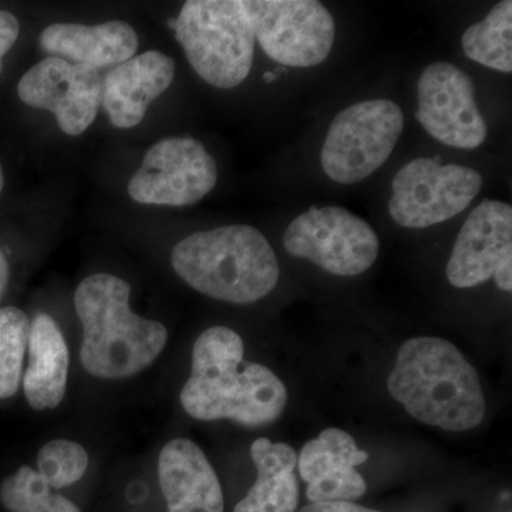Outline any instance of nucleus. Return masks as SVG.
<instances>
[{"label":"nucleus","mask_w":512,"mask_h":512,"mask_svg":"<svg viewBox=\"0 0 512 512\" xmlns=\"http://www.w3.org/2000/svg\"><path fill=\"white\" fill-rule=\"evenodd\" d=\"M483 185L476 168L414 158L394 175L389 215L403 228L434 227L466 211Z\"/></svg>","instance_id":"7"},{"label":"nucleus","mask_w":512,"mask_h":512,"mask_svg":"<svg viewBox=\"0 0 512 512\" xmlns=\"http://www.w3.org/2000/svg\"><path fill=\"white\" fill-rule=\"evenodd\" d=\"M256 40L269 59L288 67L319 66L335 45L332 13L316 0H245Z\"/></svg>","instance_id":"9"},{"label":"nucleus","mask_w":512,"mask_h":512,"mask_svg":"<svg viewBox=\"0 0 512 512\" xmlns=\"http://www.w3.org/2000/svg\"><path fill=\"white\" fill-rule=\"evenodd\" d=\"M251 457L258 477L234 512H295L299 505L295 448L258 439L252 443Z\"/></svg>","instance_id":"19"},{"label":"nucleus","mask_w":512,"mask_h":512,"mask_svg":"<svg viewBox=\"0 0 512 512\" xmlns=\"http://www.w3.org/2000/svg\"><path fill=\"white\" fill-rule=\"evenodd\" d=\"M30 320L15 306L0 308V400L18 393L28 350Z\"/></svg>","instance_id":"22"},{"label":"nucleus","mask_w":512,"mask_h":512,"mask_svg":"<svg viewBox=\"0 0 512 512\" xmlns=\"http://www.w3.org/2000/svg\"><path fill=\"white\" fill-rule=\"evenodd\" d=\"M416 117L429 136L447 147L476 150L487 140L473 79L453 63L434 62L420 74Z\"/></svg>","instance_id":"11"},{"label":"nucleus","mask_w":512,"mask_h":512,"mask_svg":"<svg viewBox=\"0 0 512 512\" xmlns=\"http://www.w3.org/2000/svg\"><path fill=\"white\" fill-rule=\"evenodd\" d=\"M9 275V262L6 259V255L3 254L2 248H0V301H2L6 288H8Z\"/></svg>","instance_id":"27"},{"label":"nucleus","mask_w":512,"mask_h":512,"mask_svg":"<svg viewBox=\"0 0 512 512\" xmlns=\"http://www.w3.org/2000/svg\"><path fill=\"white\" fill-rule=\"evenodd\" d=\"M387 389L410 416L429 426L467 431L484 420L480 376L446 339L420 336L404 342Z\"/></svg>","instance_id":"2"},{"label":"nucleus","mask_w":512,"mask_h":512,"mask_svg":"<svg viewBox=\"0 0 512 512\" xmlns=\"http://www.w3.org/2000/svg\"><path fill=\"white\" fill-rule=\"evenodd\" d=\"M18 94L28 106L55 114L67 136H80L99 113L103 76L94 67L49 56L23 74Z\"/></svg>","instance_id":"12"},{"label":"nucleus","mask_w":512,"mask_h":512,"mask_svg":"<svg viewBox=\"0 0 512 512\" xmlns=\"http://www.w3.org/2000/svg\"><path fill=\"white\" fill-rule=\"evenodd\" d=\"M495 285L503 292L510 293L512 291V259L505 261L494 275Z\"/></svg>","instance_id":"26"},{"label":"nucleus","mask_w":512,"mask_h":512,"mask_svg":"<svg viewBox=\"0 0 512 512\" xmlns=\"http://www.w3.org/2000/svg\"><path fill=\"white\" fill-rule=\"evenodd\" d=\"M130 296L131 286L110 274L87 276L77 286L74 309L83 328L80 362L89 375L128 379L164 352L167 328L131 311Z\"/></svg>","instance_id":"3"},{"label":"nucleus","mask_w":512,"mask_h":512,"mask_svg":"<svg viewBox=\"0 0 512 512\" xmlns=\"http://www.w3.org/2000/svg\"><path fill=\"white\" fill-rule=\"evenodd\" d=\"M19 33L18 18L8 10H0V74L3 72V57L15 45Z\"/></svg>","instance_id":"24"},{"label":"nucleus","mask_w":512,"mask_h":512,"mask_svg":"<svg viewBox=\"0 0 512 512\" xmlns=\"http://www.w3.org/2000/svg\"><path fill=\"white\" fill-rule=\"evenodd\" d=\"M403 131V111L392 100H363L346 107L336 114L323 141V173L338 184L362 183L387 163Z\"/></svg>","instance_id":"6"},{"label":"nucleus","mask_w":512,"mask_h":512,"mask_svg":"<svg viewBox=\"0 0 512 512\" xmlns=\"http://www.w3.org/2000/svg\"><path fill=\"white\" fill-rule=\"evenodd\" d=\"M37 468L52 488L69 487L82 480L89 468V454L76 441H49L37 453Z\"/></svg>","instance_id":"23"},{"label":"nucleus","mask_w":512,"mask_h":512,"mask_svg":"<svg viewBox=\"0 0 512 512\" xmlns=\"http://www.w3.org/2000/svg\"><path fill=\"white\" fill-rule=\"evenodd\" d=\"M244 340L227 326H212L195 340L190 379L181 406L201 421L231 420L241 426L275 423L288 404V389L268 367L244 362Z\"/></svg>","instance_id":"1"},{"label":"nucleus","mask_w":512,"mask_h":512,"mask_svg":"<svg viewBox=\"0 0 512 512\" xmlns=\"http://www.w3.org/2000/svg\"><path fill=\"white\" fill-rule=\"evenodd\" d=\"M175 62L148 50L114 67L103 77L101 106L117 128H133L146 117L148 107L174 82Z\"/></svg>","instance_id":"15"},{"label":"nucleus","mask_w":512,"mask_h":512,"mask_svg":"<svg viewBox=\"0 0 512 512\" xmlns=\"http://www.w3.org/2000/svg\"><path fill=\"white\" fill-rule=\"evenodd\" d=\"M217 181V163L200 141L168 137L147 151L128 183V195L140 204L190 207L204 200Z\"/></svg>","instance_id":"10"},{"label":"nucleus","mask_w":512,"mask_h":512,"mask_svg":"<svg viewBox=\"0 0 512 512\" xmlns=\"http://www.w3.org/2000/svg\"><path fill=\"white\" fill-rule=\"evenodd\" d=\"M168 26L204 82L234 89L247 80L256 35L245 0H188Z\"/></svg>","instance_id":"5"},{"label":"nucleus","mask_w":512,"mask_h":512,"mask_svg":"<svg viewBox=\"0 0 512 512\" xmlns=\"http://www.w3.org/2000/svg\"><path fill=\"white\" fill-rule=\"evenodd\" d=\"M0 504L9 512H82L73 501L53 493L45 477L29 466L2 481Z\"/></svg>","instance_id":"21"},{"label":"nucleus","mask_w":512,"mask_h":512,"mask_svg":"<svg viewBox=\"0 0 512 512\" xmlns=\"http://www.w3.org/2000/svg\"><path fill=\"white\" fill-rule=\"evenodd\" d=\"M369 458L356 441L340 429L323 430L303 446L298 457L299 474L308 483L306 497L311 503L353 501L366 493L365 478L357 466Z\"/></svg>","instance_id":"14"},{"label":"nucleus","mask_w":512,"mask_h":512,"mask_svg":"<svg viewBox=\"0 0 512 512\" xmlns=\"http://www.w3.org/2000/svg\"><path fill=\"white\" fill-rule=\"evenodd\" d=\"M511 259V205L487 198L470 212L458 232L447 262L448 282L458 289L485 284Z\"/></svg>","instance_id":"13"},{"label":"nucleus","mask_w":512,"mask_h":512,"mask_svg":"<svg viewBox=\"0 0 512 512\" xmlns=\"http://www.w3.org/2000/svg\"><path fill=\"white\" fill-rule=\"evenodd\" d=\"M284 247L323 271L357 276L369 271L380 254V239L369 222L342 207L311 208L291 221Z\"/></svg>","instance_id":"8"},{"label":"nucleus","mask_w":512,"mask_h":512,"mask_svg":"<svg viewBox=\"0 0 512 512\" xmlns=\"http://www.w3.org/2000/svg\"><path fill=\"white\" fill-rule=\"evenodd\" d=\"M39 46L46 55L100 70L136 56L138 36L123 20L96 26L56 23L40 33Z\"/></svg>","instance_id":"17"},{"label":"nucleus","mask_w":512,"mask_h":512,"mask_svg":"<svg viewBox=\"0 0 512 512\" xmlns=\"http://www.w3.org/2000/svg\"><path fill=\"white\" fill-rule=\"evenodd\" d=\"M464 55L495 72H512V2L503 0L461 37Z\"/></svg>","instance_id":"20"},{"label":"nucleus","mask_w":512,"mask_h":512,"mask_svg":"<svg viewBox=\"0 0 512 512\" xmlns=\"http://www.w3.org/2000/svg\"><path fill=\"white\" fill-rule=\"evenodd\" d=\"M3 187H5V177H3L2 165H0V195H2Z\"/></svg>","instance_id":"28"},{"label":"nucleus","mask_w":512,"mask_h":512,"mask_svg":"<svg viewBox=\"0 0 512 512\" xmlns=\"http://www.w3.org/2000/svg\"><path fill=\"white\" fill-rule=\"evenodd\" d=\"M276 76L274 73H265L264 80L266 83L274 82Z\"/></svg>","instance_id":"29"},{"label":"nucleus","mask_w":512,"mask_h":512,"mask_svg":"<svg viewBox=\"0 0 512 512\" xmlns=\"http://www.w3.org/2000/svg\"><path fill=\"white\" fill-rule=\"evenodd\" d=\"M158 481L168 512H224L220 480L194 441H168L158 457Z\"/></svg>","instance_id":"16"},{"label":"nucleus","mask_w":512,"mask_h":512,"mask_svg":"<svg viewBox=\"0 0 512 512\" xmlns=\"http://www.w3.org/2000/svg\"><path fill=\"white\" fill-rule=\"evenodd\" d=\"M298 512H382L349 503V501H328V503H311Z\"/></svg>","instance_id":"25"},{"label":"nucleus","mask_w":512,"mask_h":512,"mask_svg":"<svg viewBox=\"0 0 512 512\" xmlns=\"http://www.w3.org/2000/svg\"><path fill=\"white\" fill-rule=\"evenodd\" d=\"M175 274L194 291L232 305H251L278 285L274 248L252 225L232 224L195 232L171 252Z\"/></svg>","instance_id":"4"},{"label":"nucleus","mask_w":512,"mask_h":512,"mask_svg":"<svg viewBox=\"0 0 512 512\" xmlns=\"http://www.w3.org/2000/svg\"><path fill=\"white\" fill-rule=\"evenodd\" d=\"M29 363L23 390L29 406L37 412L56 409L63 402L69 377V349L55 319L37 313L30 322Z\"/></svg>","instance_id":"18"}]
</instances>
